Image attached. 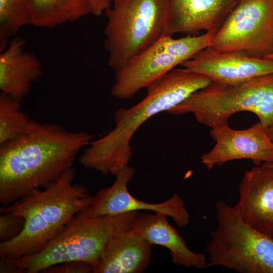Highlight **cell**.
Instances as JSON below:
<instances>
[{
    "instance_id": "6da1fadb",
    "label": "cell",
    "mask_w": 273,
    "mask_h": 273,
    "mask_svg": "<svg viewBox=\"0 0 273 273\" xmlns=\"http://www.w3.org/2000/svg\"><path fill=\"white\" fill-rule=\"evenodd\" d=\"M94 136L33 120L21 134L0 145V203L7 206L57 180L72 167Z\"/></svg>"
},
{
    "instance_id": "7a4b0ae2",
    "label": "cell",
    "mask_w": 273,
    "mask_h": 273,
    "mask_svg": "<svg viewBox=\"0 0 273 273\" xmlns=\"http://www.w3.org/2000/svg\"><path fill=\"white\" fill-rule=\"evenodd\" d=\"M212 81L207 76L184 67L174 68L149 85L146 97L139 103L116 110L115 127L90 142L79 158L80 164L86 169L114 175L128 165L132 156L130 141L143 123L155 114L176 106Z\"/></svg>"
},
{
    "instance_id": "3957f363",
    "label": "cell",
    "mask_w": 273,
    "mask_h": 273,
    "mask_svg": "<svg viewBox=\"0 0 273 273\" xmlns=\"http://www.w3.org/2000/svg\"><path fill=\"white\" fill-rule=\"evenodd\" d=\"M75 177L72 167L46 187L1 207V213L20 216L24 223L16 237L1 242V257L18 258L38 252L88 207L93 196L84 185L74 182Z\"/></svg>"
},
{
    "instance_id": "277c9868",
    "label": "cell",
    "mask_w": 273,
    "mask_h": 273,
    "mask_svg": "<svg viewBox=\"0 0 273 273\" xmlns=\"http://www.w3.org/2000/svg\"><path fill=\"white\" fill-rule=\"evenodd\" d=\"M86 209L72 218L38 252L18 258L1 257L0 272H41L53 265L74 261L88 263L94 270L110 240L117 233L131 229L139 213L132 211L115 216L91 217Z\"/></svg>"
},
{
    "instance_id": "5b68a950",
    "label": "cell",
    "mask_w": 273,
    "mask_h": 273,
    "mask_svg": "<svg viewBox=\"0 0 273 273\" xmlns=\"http://www.w3.org/2000/svg\"><path fill=\"white\" fill-rule=\"evenodd\" d=\"M242 111L255 114L266 129L273 125V73L239 81H212L167 112L193 114L198 122L213 128Z\"/></svg>"
},
{
    "instance_id": "8992f818",
    "label": "cell",
    "mask_w": 273,
    "mask_h": 273,
    "mask_svg": "<svg viewBox=\"0 0 273 273\" xmlns=\"http://www.w3.org/2000/svg\"><path fill=\"white\" fill-rule=\"evenodd\" d=\"M167 0H112L105 12L108 64L116 71L165 35Z\"/></svg>"
},
{
    "instance_id": "52a82bcc",
    "label": "cell",
    "mask_w": 273,
    "mask_h": 273,
    "mask_svg": "<svg viewBox=\"0 0 273 273\" xmlns=\"http://www.w3.org/2000/svg\"><path fill=\"white\" fill-rule=\"evenodd\" d=\"M215 208L217 225L206 247V267L273 273V237L245 223L223 200L216 203Z\"/></svg>"
},
{
    "instance_id": "ba28073f",
    "label": "cell",
    "mask_w": 273,
    "mask_h": 273,
    "mask_svg": "<svg viewBox=\"0 0 273 273\" xmlns=\"http://www.w3.org/2000/svg\"><path fill=\"white\" fill-rule=\"evenodd\" d=\"M216 31L175 38L164 35L115 71L111 94L129 99L200 51L212 47Z\"/></svg>"
},
{
    "instance_id": "9c48e42d",
    "label": "cell",
    "mask_w": 273,
    "mask_h": 273,
    "mask_svg": "<svg viewBox=\"0 0 273 273\" xmlns=\"http://www.w3.org/2000/svg\"><path fill=\"white\" fill-rule=\"evenodd\" d=\"M211 47L258 58L273 53V0H240L216 31Z\"/></svg>"
},
{
    "instance_id": "30bf717a",
    "label": "cell",
    "mask_w": 273,
    "mask_h": 273,
    "mask_svg": "<svg viewBox=\"0 0 273 273\" xmlns=\"http://www.w3.org/2000/svg\"><path fill=\"white\" fill-rule=\"evenodd\" d=\"M135 173L134 169L129 165L117 172L113 184L101 189L93 197L86 209L88 215L91 217L115 216L139 210H150L167 215L179 227L187 225L189 222V213L184 200L177 193L164 202L150 203L138 199L129 192L128 185Z\"/></svg>"
},
{
    "instance_id": "8fae6325",
    "label": "cell",
    "mask_w": 273,
    "mask_h": 273,
    "mask_svg": "<svg viewBox=\"0 0 273 273\" xmlns=\"http://www.w3.org/2000/svg\"><path fill=\"white\" fill-rule=\"evenodd\" d=\"M210 135L215 144L201 157L208 170L238 159H250L255 165L273 163V141L259 122L242 130L227 124L211 128Z\"/></svg>"
},
{
    "instance_id": "7c38bea8",
    "label": "cell",
    "mask_w": 273,
    "mask_h": 273,
    "mask_svg": "<svg viewBox=\"0 0 273 273\" xmlns=\"http://www.w3.org/2000/svg\"><path fill=\"white\" fill-rule=\"evenodd\" d=\"M245 223L273 237V166L255 165L244 173L239 188V199L233 206Z\"/></svg>"
},
{
    "instance_id": "4fadbf2b",
    "label": "cell",
    "mask_w": 273,
    "mask_h": 273,
    "mask_svg": "<svg viewBox=\"0 0 273 273\" xmlns=\"http://www.w3.org/2000/svg\"><path fill=\"white\" fill-rule=\"evenodd\" d=\"M212 81L235 82L273 73V61L238 52L204 49L180 65Z\"/></svg>"
},
{
    "instance_id": "5bb4252c",
    "label": "cell",
    "mask_w": 273,
    "mask_h": 273,
    "mask_svg": "<svg viewBox=\"0 0 273 273\" xmlns=\"http://www.w3.org/2000/svg\"><path fill=\"white\" fill-rule=\"evenodd\" d=\"M240 0H167L165 35L217 31Z\"/></svg>"
},
{
    "instance_id": "9a60e30c",
    "label": "cell",
    "mask_w": 273,
    "mask_h": 273,
    "mask_svg": "<svg viewBox=\"0 0 273 273\" xmlns=\"http://www.w3.org/2000/svg\"><path fill=\"white\" fill-rule=\"evenodd\" d=\"M25 45L24 39L16 37L0 54L1 93L20 102L42 73L41 62L25 50Z\"/></svg>"
},
{
    "instance_id": "2e32d148",
    "label": "cell",
    "mask_w": 273,
    "mask_h": 273,
    "mask_svg": "<svg viewBox=\"0 0 273 273\" xmlns=\"http://www.w3.org/2000/svg\"><path fill=\"white\" fill-rule=\"evenodd\" d=\"M163 213L138 214L131 225V230L151 245L167 248L172 262L185 267H206V255L190 249L177 230L168 222Z\"/></svg>"
},
{
    "instance_id": "e0dca14e",
    "label": "cell",
    "mask_w": 273,
    "mask_h": 273,
    "mask_svg": "<svg viewBox=\"0 0 273 273\" xmlns=\"http://www.w3.org/2000/svg\"><path fill=\"white\" fill-rule=\"evenodd\" d=\"M152 245L129 229L109 241L93 273H141L149 266Z\"/></svg>"
},
{
    "instance_id": "ac0fdd59",
    "label": "cell",
    "mask_w": 273,
    "mask_h": 273,
    "mask_svg": "<svg viewBox=\"0 0 273 273\" xmlns=\"http://www.w3.org/2000/svg\"><path fill=\"white\" fill-rule=\"evenodd\" d=\"M30 25L48 29L73 22L90 14L84 0H26Z\"/></svg>"
},
{
    "instance_id": "d6986e66",
    "label": "cell",
    "mask_w": 273,
    "mask_h": 273,
    "mask_svg": "<svg viewBox=\"0 0 273 273\" xmlns=\"http://www.w3.org/2000/svg\"><path fill=\"white\" fill-rule=\"evenodd\" d=\"M21 102L1 93L0 145L17 138L31 124V119L21 109Z\"/></svg>"
},
{
    "instance_id": "ffe728a7",
    "label": "cell",
    "mask_w": 273,
    "mask_h": 273,
    "mask_svg": "<svg viewBox=\"0 0 273 273\" xmlns=\"http://www.w3.org/2000/svg\"><path fill=\"white\" fill-rule=\"evenodd\" d=\"M26 25L30 20L26 0H0V52L8 46L9 38Z\"/></svg>"
},
{
    "instance_id": "44dd1931",
    "label": "cell",
    "mask_w": 273,
    "mask_h": 273,
    "mask_svg": "<svg viewBox=\"0 0 273 273\" xmlns=\"http://www.w3.org/2000/svg\"><path fill=\"white\" fill-rule=\"evenodd\" d=\"M24 223V219L20 216L9 213H1V242L9 241L18 235L23 228Z\"/></svg>"
},
{
    "instance_id": "7402d4cb",
    "label": "cell",
    "mask_w": 273,
    "mask_h": 273,
    "mask_svg": "<svg viewBox=\"0 0 273 273\" xmlns=\"http://www.w3.org/2000/svg\"><path fill=\"white\" fill-rule=\"evenodd\" d=\"M93 266L83 261H69L50 266L41 272L45 273H93Z\"/></svg>"
},
{
    "instance_id": "603a6c76",
    "label": "cell",
    "mask_w": 273,
    "mask_h": 273,
    "mask_svg": "<svg viewBox=\"0 0 273 273\" xmlns=\"http://www.w3.org/2000/svg\"><path fill=\"white\" fill-rule=\"evenodd\" d=\"M90 14L100 16L111 6L112 0H84Z\"/></svg>"
},
{
    "instance_id": "cb8c5ba5",
    "label": "cell",
    "mask_w": 273,
    "mask_h": 273,
    "mask_svg": "<svg viewBox=\"0 0 273 273\" xmlns=\"http://www.w3.org/2000/svg\"><path fill=\"white\" fill-rule=\"evenodd\" d=\"M266 131L269 138L273 141V125L269 128L267 129Z\"/></svg>"
},
{
    "instance_id": "d4e9b609",
    "label": "cell",
    "mask_w": 273,
    "mask_h": 273,
    "mask_svg": "<svg viewBox=\"0 0 273 273\" xmlns=\"http://www.w3.org/2000/svg\"><path fill=\"white\" fill-rule=\"evenodd\" d=\"M265 59H270V60H271L273 61V53H272L271 55H269L268 56H267L266 58Z\"/></svg>"
},
{
    "instance_id": "484cf974",
    "label": "cell",
    "mask_w": 273,
    "mask_h": 273,
    "mask_svg": "<svg viewBox=\"0 0 273 273\" xmlns=\"http://www.w3.org/2000/svg\"><path fill=\"white\" fill-rule=\"evenodd\" d=\"M266 164H267V163H266ZM269 164V165H271V166H273V163H271V164Z\"/></svg>"
}]
</instances>
